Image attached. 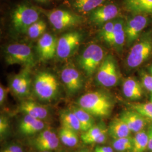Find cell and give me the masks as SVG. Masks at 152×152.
<instances>
[{
	"label": "cell",
	"instance_id": "1",
	"mask_svg": "<svg viewBox=\"0 0 152 152\" xmlns=\"http://www.w3.org/2000/svg\"><path fill=\"white\" fill-rule=\"evenodd\" d=\"M77 103L92 116L100 117H107L111 114L114 105L113 100L108 94L100 91L82 95Z\"/></svg>",
	"mask_w": 152,
	"mask_h": 152
},
{
	"label": "cell",
	"instance_id": "2",
	"mask_svg": "<svg viewBox=\"0 0 152 152\" xmlns=\"http://www.w3.org/2000/svg\"><path fill=\"white\" fill-rule=\"evenodd\" d=\"M33 90L39 99L44 102H50L58 96L59 84L53 73L46 71L40 72L35 76Z\"/></svg>",
	"mask_w": 152,
	"mask_h": 152
},
{
	"label": "cell",
	"instance_id": "3",
	"mask_svg": "<svg viewBox=\"0 0 152 152\" xmlns=\"http://www.w3.org/2000/svg\"><path fill=\"white\" fill-rule=\"evenodd\" d=\"M5 60L8 65L19 64L24 68L31 69L36 64V60L31 48L26 44H12L4 50Z\"/></svg>",
	"mask_w": 152,
	"mask_h": 152
},
{
	"label": "cell",
	"instance_id": "4",
	"mask_svg": "<svg viewBox=\"0 0 152 152\" xmlns=\"http://www.w3.org/2000/svg\"><path fill=\"white\" fill-rule=\"evenodd\" d=\"M39 12L27 4L17 6L12 12L11 23L16 32L27 33L28 28L39 19Z\"/></svg>",
	"mask_w": 152,
	"mask_h": 152
},
{
	"label": "cell",
	"instance_id": "5",
	"mask_svg": "<svg viewBox=\"0 0 152 152\" xmlns=\"http://www.w3.org/2000/svg\"><path fill=\"white\" fill-rule=\"evenodd\" d=\"M104 59L103 49L97 44L88 46L78 58V64L88 77L93 75L98 70Z\"/></svg>",
	"mask_w": 152,
	"mask_h": 152
},
{
	"label": "cell",
	"instance_id": "6",
	"mask_svg": "<svg viewBox=\"0 0 152 152\" xmlns=\"http://www.w3.org/2000/svg\"><path fill=\"white\" fill-rule=\"evenodd\" d=\"M152 53V34H147L132 47L127 57V65L130 68L138 67L149 58Z\"/></svg>",
	"mask_w": 152,
	"mask_h": 152
},
{
	"label": "cell",
	"instance_id": "7",
	"mask_svg": "<svg viewBox=\"0 0 152 152\" xmlns=\"http://www.w3.org/2000/svg\"><path fill=\"white\" fill-rule=\"evenodd\" d=\"M96 80L100 85L104 87H113L117 84L119 73L115 60L112 55L104 58L98 68Z\"/></svg>",
	"mask_w": 152,
	"mask_h": 152
},
{
	"label": "cell",
	"instance_id": "8",
	"mask_svg": "<svg viewBox=\"0 0 152 152\" xmlns=\"http://www.w3.org/2000/svg\"><path fill=\"white\" fill-rule=\"evenodd\" d=\"M49 21L55 29L62 31L76 26L82 23V17L71 11L54 10L47 12Z\"/></svg>",
	"mask_w": 152,
	"mask_h": 152
},
{
	"label": "cell",
	"instance_id": "9",
	"mask_svg": "<svg viewBox=\"0 0 152 152\" xmlns=\"http://www.w3.org/2000/svg\"><path fill=\"white\" fill-rule=\"evenodd\" d=\"M82 35L78 32L66 33L58 39L56 55L60 59H66L73 55L79 48Z\"/></svg>",
	"mask_w": 152,
	"mask_h": 152
},
{
	"label": "cell",
	"instance_id": "10",
	"mask_svg": "<svg viewBox=\"0 0 152 152\" xmlns=\"http://www.w3.org/2000/svg\"><path fill=\"white\" fill-rule=\"evenodd\" d=\"M149 19L145 15H134L125 24L126 42L131 46L139 38L142 31L147 27Z\"/></svg>",
	"mask_w": 152,
	"mask_h": 152
},
{
	"label": "cell",
	"instance_id": "11",
	"mask_svg": "<svg viewBox=\"0 0 152 152\" xmlns=\"http://www.w3.org/2000/svg\"><path fill=\"white\" fill-rule=\"evenodd\" d=\"M29 70L24 68L11 78L10 87L12 91L19 98L26 97L31 91L32 79Z\"/></svg>",
	"mask_w": 152,
	"mask_h": 152
},
{
	"label": "cell",
	"instance_id": "12",
	"mask_svg": "<svg viewBox=\"0 0 152 152\" xmlns=\"http://www.w3.org/2000/svg\"><path fill=\"white\" fill-rule=\"evenodd\" d=\"M61 78L69 95L79 92L83 86V79L80 72L75 68L68 66L61 73Z\"/></svg>",
	"mask_w": 152,
	"mask_h": 152
},
{
	"label": "cell",
	"instance_id": "13",
	"mask_svg": "<svg viewBox=\"0 0 152 152\" xmlns=\"http://www.w3.org/2000/svg\"><path fill=\"white\" fill-rule=\"evenodd\" d=\"M58 39L50 33H46L38 39L37 51L40 60L47 61L56 55Z\"/></svg>",
	"mask_w": 152,
	"mask_h": 152
},
{
	"label": "cell",
	"instance_id": "14",
	"mask_svg": "<svg viewBox=\"0 0 152 152\" xmlns=\"http://www.w3.org/2000/svg\"><path fill=\"white\" fill-rule=\"evenodd\" d=\"M59 138L53 131L46 129L38 133L33 141V144L39 152L51 151L59 145Z\"/></svg>",
	"mask_w": 152,
	"mask_h": 152
},
{
	"label": "cell",
	"instance_id": "15",
	"mask_svg": "<svg viewBox=\"0 0 152 152\" xmlns=\"http://www.w3.org/2000/svg\"><path fill=\"white\" fill-rule=\"evenodd\" d=\"M120 11L118 7L114 4L102 5L90 13L91 21L96 25H102L114 20L118 16Z\"/></svg>",
	"mask_w": 152,
	"mask_h": 152
},
{
	"label": "cell",
	"instance_id": "16",
	"mask_svg": "<svg viewBox=\"0 0 152 152\" xmlns=\"http://www.w3.org/2000/svg\"><path fill=\"white\" fill-rule=\"evenodd\" d=\"M19 110L26 115L38 120H43L49 115V109L33 101H24L20 104Z\"/></svg>",
	"mask_w": 152,
	"mask_h": 152
},
{
	"label": "cell",
	"instance_id": "17",
	"mask_svg": "<svg viewBox=\"0 0 152 152\" xmlns=\"http://www.w3.org/2000/svg\"><path fill=\"white\" fill-rule=\"evenodd\" d=\"M120 117L133 132L137 133L142 130L146 125L145 118L134 110L124 112Z\"/></svg>",
	"mask_w": 152,
	"mask_h": 152
},
{
	"label": "cell",
	"instance_id": "18",
	"mask_svg": "<svg viewBox=\"0 0 152 152\" xmlns=\"http://www.w3.org/2000/svg\"><path fill=\"white\" fill-rule=\"evenodd\" d=\"M45 127V125L42 120L25 115L19 123V130L22 134L31 135L44 130Z\"/></svg>",
	"mask_w": 152,
	"mask_h": 152
},
{
	"label": "cell",
	"instance_id": "19",
	"mask_svg": "<svg viewBox=\"0 0 152 152\" xmlns=\"http://www.w3.org/2000/svg\"><path fill=\"white\" fill-rule=\"evenodd\" d=\"M125 9L134 15L152 16V0H123Z\"/></svg>",
	"mask_w": 152,
	"mask_h": 152
},
{
	"label": "cell",
	"instance_id": "20",
	"mask_svg": "<svg viewBox=\"0 0 152 152\" xmlns=\"http://www.w3.org/2000/svg\"><path fill=\"white\" fill-rule=\"evenodd\" d=\"M126 41L125 33V22L122 19H116L114 24V31L110 45L120 52Z\"/></svg>",
	"mask_w": 152,
	"mask_h": 152
},
{
	"label": "cell",
	"instance_id": "21",
	"mask_svg": "<svg viewBox=\"0 0 152 152\" xmlns=\"http://www.w3.org/2000/svg\"><path fill=\"white\" fill-rule=\"evenodd\" d=\"M122 91L126 98L130 100H137L142 95L141 84L135 78H127L122 85Z\"/></svg>",
	"mask_w": 152,
	"mask_h": 152
},
{
	"label": "cell",
	"instance_id": "22",
	"mask_svg": "<svg viewBox=\"0 0 152 152\" xmlns=\"http://www.w3.org/2000/svg\"><path fill=\"white\" fill-rule=\"evenodd\" d=\"M108 131L109 135L114 139L130 136L131 132L121 117L115 118L112 121L109 126Z\"/></svg>",
	"mask_w": 152,
	"mask_h": 152
},
{
	"label": "cell",
	"instance_id": "23",
	"mask_svg": "<svg viewBox=\"0 0 152 152\" xmlns=\"http://www.w3.org/2000/svg\"><path fill=\"white\" fill-rule=\"evenodd\" d=\"M60 120L62 127L75 131L77 132L81 131L80 122L71 109L64 110L61 112Z\"/></svg>",
	"mask_w": 152,
	"mask_h": 152
},
{
	"label": "cell",
	"instance_id": "24",
	"mask_svg": "<svg viewBox=\"0 0 152 152\" xmlns=\"http://www.w3.org/2000/svg\"><path fill=\"white\" fill-rule=\"evenodd\" d=\"M71 109L79 121L81 127V131L83 132L88 130L95 125V121L93 116L85 110L78 105L72 106Z\"/></svg>",
	"mask_w": 152,
	"mask_h": 152
},
{
	"label": "cell",
	"instance_id": "25",
	"mask_svg": "<svg viewBox=\"0 0 152 152\" xmlns=\"http://www.w3.org/2000/svg\"><path fill=\"white\" fill-rule=\"evenodd\" d=\"M105 0H73V6L77 11L82 14L91 12L102 5Z\"/></svg>",
	"mask_w": 152,
	"mask_h": 152
},
{
	"label": "cell",
	"instance_id": "26",
	"mask_svg": "<svg viewBox=\"0 0 152 152\" xmlns=\"http://www.w3.org/2000/svg\"><path fill=\"white\" fill-rule=\"evenodd\" d=\"M58 137L60 141L66 147H75L78 142L77 132L64 127L59 131Z\"/></svg>",
	"mask_w": 152,
	"mask_h": 152
},
{
	"label": "cell",
	"instance_id": "27",
	"mask_svg": "<svg viewBox=\"0 0 152 152\" xmlns=\"http://www.w3.org/2000/svg\"><path fill=\"white\" fill-rule=\"evenodd\" d=\"M148 147V136L144 130L136 133L134 138L132 152H144Z\"/></svg>",
	"mask_w": 152,
	"mask_h": 152
},
{
	"label": "cell",
	"instance_id": "28",
	"mask_svg": "<svg viewBox=\"0 0 152 152\" xmlns=\"http://www.w3.org/2000/svg\"><path fill=\"white\" fill-rule=\"evenodd\" d=\"M112 145L114 149L120 152L132 151L134 148V138L128 136L114 139Z\"/></svg>",
	"mask_w": 152,
	"mask_h": 152
},
{
	"label": "cell",
	"instance_id": "29",
	"mask_svg": "<svg viewBox=\"0 0 152 152\" xmlns=\"http://www.w3.org/2000/svg\"><path fill=\"white\" fill-rule=\"evenodd\" d=\"M46 29V24L42 20H39L34 23L28 29V36L29 38L36 39L41 37Z\"/></svg>",
	"mask_w": 152,
	"mask_h": 152
},
{
	"label": "cell",
	"instance_id": "30",
	"mask_svg": "<svg viewBox=\"0 0 152 152\" xmlns=\"http://www.w3.org/2000/svg\"><path fill=\"white\" fill-rule=\"evenodd\" d=\"M108 130L102 125H95L88 130L83 132L81 135V139L86 143L88 140L96 137L101 134L107 132Z\"/></svg>",
	"mask_w": 152,
	"mask_h": 152
},
{
	"label": "cell",
	"instance_id": "31",
	"mask_svg": "<svg viewBox=\"0 0 152 152\" xmlns=\"http://www.w3.org/2000/svg\"><path fill=\"white\" fill-rule=\"evenodd\" d=\"M115 20H113L111 21L105 23L102 27V30L100 31V36L102 38L104 41L107 44L110 45L112 36L114 31V24Z\"/></svg>",
	"mask_w": 152,
	"mask_h": 152
},
{
	"label": "cell",
	"instance_id": "32",
	"mask_svg": "<svg viewBox=\"0 0 152 152\" xmlns=\"http://www.w3.org/2000/svg\"><path fill=\"white\" fill-rule=\"evenodd\" d=\"M132 110L141 114L148 119L152 120V104L149 103L134 104L131 105Z\"/></svg>",
	"mask_w": 152,
	"mask_h": 152
},
{
	"label": "cell",
	"instance_id": "33",
	"mask_svg": "<svg viewBox=\"0 0 152 152\" xmlns=\"http://www.w3.org/2000/svg\"><path fill=\"white\" fill-rule=\"evenodd\" d=\"M10 125L7 117L4 115L0 117V135L1 137L4 136L9 130Z\"/></svg>",
	"mask_w": 152,
	"mask_h": 152
},
{
	"label": "cell",
	"instance_id": "34",
	"mask_svg": "<svg viewBox=\"0 0 152 152\" xmlns=\"http://www.w3.org/2000/svg\"><path fill=\"white\" fill-rule=\"evenodd\" d=\"M141 80L144 87L152 93V76L145 73H141Z\"/></svg>",
	"mask_w": 152,
	"mask_h": 152
},
{
	"label": "cell",
	"instance_id": "35",
	"mask_svg": "<svg viewBox=\"0 0 152 152\" xmlns=\"http://www.w3.org/2000/svg\"><path fill=\"white\" fill-rule=\"evenodd\" d=\"M1 152H23V151L21 147L16 145H12L4 148Z\"/></svg>",
	"mask_w": 152,
	"mask_h": 152
},
{
	"label": "cell",
	"instance_id": "36",
	"mask_svg": "<svg viewBox=\"0 0 152 152\" xmlns=\"http://www.w3.org/2000/svg\"><path fill=\"white\" fill-rule=\"evenodd\" d=\"M7 89L3 85H1L0 86V104L2 105L5 102L7 96Z\"/></svg>",
	"mask_w": 152,
	"mask_h": 152
},
{
	"label": "cell",
	"instance_id": "37",
	"mask_svg": "<svg viewBox=\"0 0 152 152\" xmlns=\"http://www.w3.org/2000/svg\"><path fill=\"white\" fill-rule=\"evenodd\" d=\"M148 149L152 151V125L149 127L148 130Z\"/></svg>",
	"mask_w": 152,
	"mask_h": 152
},
{
	"label": "cell",
	"instance_id": "38",
	"mask_svg": "<svg viewBox=\"0 0 152 152\" xmlns=\"http://www.w3.org/2000/svg\"><path fill=\"white\" fill-rule=\"evenodd\" d=\"M94 152H113V151L110 147L98 146L95 148Z\"/></svg>",
	"mask_w": 152,
	"mask_h": 152
},
{
	"label": "cell",
	"instance_id": "39",
	"mask_svg": "<svg viewBox=\"0 0 152 152\" xmlns=\"http://www.w3.org/2000/svg\"><path fill=\"white\" fill-rule=\"evenodd\" d=\"M37 2L42 3V4H48L50 2V0H34Z\"/></svg>",
	"mask_w": 152,
	"mask_h": 152
},
{
	"label": "cell",
	"instance_id": "40",
	"mask_svg": "<svg viewBox=\"0 0 152 152\" xmlns=\"http://www.w3.org/2000/svg\"><path fill=\"white\" fill-rule=\"evenodd\" d=\"M77 152H88L87 151H86V150H81V151H78Z\"/></svg>",
	"mask_w": 152,
	"mask_h": 152
},
{
	"label": "cell",
	"instance_id": "41",
	"mask_svg": "<svg viewBox=\"0 0 152 152\" xmlns=\"http://www.w3.org/2000/svg\"><path fill=\"white\" fill-rule=\"evenodd\" d=\"M150 103L152 104V93L151 95V98H150Z\"/></svg>",
	"mask_w": 152,
	"mask_h": 152
},
{
	"label": "cell",
	"instance_id": "42",
	"mask_svg": "<svg viewBox=\"0 0 152 152\" xmlns=\"http://www.w3.org/2000/svg\"><path fill=\"white\" fill-rule=\"evenodd\" d=\"M150 72H151V75L152 76V65L151 66V68H150Z\"/></svg>",
	"mask_w": 152,
	"mask_h": 152
},
{
	"label": "cell",
	"instance_id": "43",
	"mask_svg": "<svg viewBox=\"0 0 152 152\" xmlns=\"http://www.w3.org/2000/svg\"><path fill=\"white\" fill-rule=\"evenodd\" d=\"M49 152V151H45V152Z\"/></svg>",
	"mask_w": 152,
	"mask_h": 152
}]
</instances>
